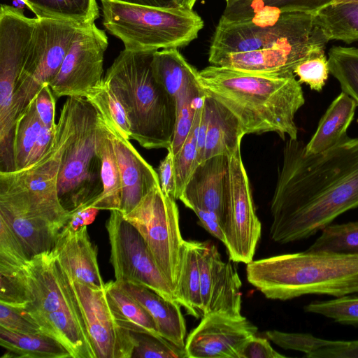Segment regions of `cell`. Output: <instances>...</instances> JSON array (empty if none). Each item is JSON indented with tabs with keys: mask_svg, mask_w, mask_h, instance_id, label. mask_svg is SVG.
I'll return each mask as SVG.
<instances>
[{
	"mask_svg": "<svg viewBox=\"0 0 358 358\" xmlns=\"http://www.w3.org/2000/svg\"><path fill=\"white\" fill-rule=\"evenodd\" d=\"M355 208L358 137L319 154L289 138L271 203V238L280 244L306 239Z\"/></svg>",
	"mask_w": 358,
	"mask_h": 358,
	"instance_id": "cell-1",
	"label": "cell"
},
{
	"mask_svg": "<svg viewBox=\"0 0 358 358\" xmlns=\"http://www.w3.org/2000/svg\"><path fill=\"white\" fill-rule=\"evenodd\" d=\"M199 79L208 94L238 117L245 134L275 132L282 139H297L295 115L305 98L295 76L268 77L210 65L199 72Z\"/></svg>",
	"mask_w": 358,
	"mask_h": 358,
	"instance_id": "cell-2",
	"label": "cell"
},
{
	"mask_svg": "<svg viewBox=\"0 0 358 358\" xmlns=\"http://www.w3.org/2000/svg\"><path fill=\"white\" fill-rule=\"evenodd\" d=\"M246 278L272 300L354 294L358 293V253L306 250L252 260L247 264Z\"/></svg>",
	"mask_w": 358,
	"mask_h": 358,
	"instance_id": "cell-3",
	"label": "cell"
},
{
	"mask_svg": "<svg viewBox=\"0 0 358 358\" xmlns=\"http://www.w3.org/2000/svg\"><path fill=\"white\" fill-rule=\"evenodd\" d=\"M152 55L124 49L103 80L126 108L131 126L130 140L147 149L168 150L174 134L176 105L153 75Z\"/></svg>",
	"mask_w": 358,
	"mask_h": 358,
	"instance_id": "cell-4",
	"label": "cell"
},
{
	"mask_svg": "<svg viewBox=\"0 0 358 358\" xmlns=\"http://www.w3.org/2000/svg\"><path fill=\"white\" fill-rule=\"evenodd\" d=\"M24 268L31 295L25 311L72 358H96L71 279L54 251L32 258Z\"/></svg>",
	"mask_w": 358,
	"mask_h": 358,
	"instance_id": "cell-5",
	"label": "cell"
},
{
	"mask_svg": "<svg viewBox=\"0 0 358 358\" xmlns=\"http://www.w3.org/2000/svg\"><path fill=\"white\" fill-rule=\"evenodd\" d=\"M73 97L60 110L54 139L36 162L13 171H0V206L17 214L64 227L69 213L60 203L57 180L64 148L73 129Z\"/></svg>",
	"mask_w": 358,
	"mask_h": 358,
	"instance_id": "cell-6",
	"label": "cell"
},
{
	"mask_svg": "<svg viewBox=\"0 0 358 358\" xmlns=\"http://www.w3.org/2000/svg\"><path fill=\"white\" fill-rule=\"evenodd\" d=\"M100 1L105 29L120 40L127 50L155 52L183 48L198 37L204 25L193 9L185 7Z\"/></svg>",
	"mask_w": 358,
	"mask_h": 358,
	"instance_id": "cell-7",
	"label": "cell"
},
{
	"mask_svg": "<svg viewBox=\"0 0 358 358\" xmlns=\"http://www.w3.org/2000/svg\"><path fill=\"white\" fill-rule=\"evenodd\" d=\"M321 30L313 13L268 6L229 5L211 38L208 58L270 48Z\"/></svg>",
	"mask_w": 358,
	"mask_h": 358,
	"instance_id": "cell-8",
	"label": "cell"
},
{
	"mask_svg": "<svg viewBox=\"0 0 358 358\" xmlns=\"http://www.w3.org/2000/svg\"><path fill=\"white\" fill-rule=\"evenodd\" d=\"M73 97V129L57 180L60 203L69 213L91 207L103 191L101 160L96 148L98 111L85 97Z\"/></svg>",
	"mask_w": 358,
	"mask_h": 358,
	"instance_id": "cell-9",
	"label": "cell"
},
{
	"mask_svg": "<svg viewBox=\"0 0 358 358\" xmlns=\"http://www.w3.org/2000/svg\"><path fill=\"white\" fill-rule=\"evenodd\" d=\"M124 217L143 237L157 266L174 289L178 285L184 239L176 200L155 186Z\"/></svg>",
	"mask_w": 358,
	"mask_h": 358,
	"instance_id": "cell-10",
	"label": "cell"
},
{
	"mask_svg": "<svg viewBox=\"0 0 358 358\" xmlns=\"http://www.w3.org/2000/svg\"><path fill=\"white\" fill-rule=\"evenodd\" d=\"M81 27L77 23L37 17L29 49L17 83L18 115L41 86L50 83L55 77Z\"/></svg>",
	"mask_w": 358,
	"mask_h": 358,
	"instance_id": "cell-11",
	"label": "cell"
},
{
	"mask_svg": "<svg viewBox=\"0 0 358 358\" xmlns=\"http://www.w3.org/2000/svg\"><path fill=\"white\" fill-rule=\"evenodd\" d=\"M221 224L229 259L246 264L252 261L262 225L255 212L241 148L229 157L228 192Z\"/></svg>",
	"mask_w": 358,
	"mask_h": 358,
	"instance_id": "cell-12",
	"label": "cell"
},
{
	"mask_svg": "<svg viewBox=\"0 0 358 358\" xmlns=\"http://www.w3.org/2000/svg\"><path fill=\"white\" fill-rule=\"evenodd\" d=\"M110 212L106 227L115 280L143 285L177 301L174 289L159 269L141 234L120 210Z\"/></svg>",
	"mask_w": 358,
	"mask_h": 358,
	"instance_id": "cell-13",
	"label": "cell"
},
{
	"mask_svg": "<svg viewBox=\"0 0 358 358\" xmlns=\"http://www.w3.org/2000/svg\"><path fill=\"white\" fill-rule=\"evenodd\" d=\"M108 45L104 30L95 23L78 31L62 66L49 83L55 96L86 97L103 81V57Z\"/></svg>",
	"mask_w": 358,
	"mask_h": 358,
	"instance_id": "cell-14",
	"label": "cell"
},
{
	"mask_svg": "<svg viewBox=\"0 0 358 358\" xmlns=\"http://www.w3.org/2000/svg\"><path fill=\"white\" fill-rule=\"evenodd\" d=\"M329 40L321 30L313 35L252 51L230 52L208 58L211 65L274 78L296 76L302 62L325 49Z\"/></svg>",
	"mask_w": 358,
	"mask_h": 358,
	"instance_id": "cell-15",
	"label": "cell"
},
{
	"mask_svg": "<svg viewBox=\"0 0 358 358\" xmlns=\"http://www.w3.org/2000/svg\"><path fill=\"white\" fill-rule=\"evenodd\" d=\"M71 282L96 358H131L135 340L131 331L123 328L116 320L105 288H92L71 279Z\"/></svg>",
	"mask_w": 358,
	"mask_h": 358,
	"instance_id": "cell-16",
	"label": "cell"
},
{
	"mask_svg": "<svg viewBox=\"0 0 358 358\" xmlns=\"http://www.w3.org/2000/svg\"><path fill=\"white\" fill-rule=\"evenodd\" d=\"M203 315L241 317L242 285L236 268L210 241H196Z\"/></svg>",
	"mask_w": 358,
	"mask_h": 358,
	"instance_id": "cell-17",
	"label": "cell"
},
{
	"mask_svg": "<svg viewBox=\"0 0 358 358\" xmlns=\"http://www.w3.org/2000/svg\"><path fill=\"white\" fill-rule=\"evenodd\" d=\"M257 332L243 315H205L185 339L186 358H239L245 343Z\"/></svg>",
	"mask_w": 358,
	"mask_h": 358,
	"instance_id": "cell-18",
	"label": "cell"
},
{
	"mask_svg": "<svg viewBox=\"0 0 358 358\" xmlns=\"http://www.w3.org/2000/svg\"><path fill=\"white\" fill-rule=\"evenodd\" d=\"M98 113L113 146L122 183L120 211L126 215L151 189L159 185L158 174L130 143V140L125 138L108 117Z\"/></svg>",
	"mask_w": 358,
	"mask_h": 358,
	"instance_id": "cell-19",
	"label": "cell"
},
{
	"mask_svg": "<svg viewBox=\"0 0 358 358\" xmlns=\"http://www.w3.org/2000/svg\"><path fill=\"white\" fill-rule=\"evenodd\" d=\"M228 184L229 157L214 156L195 168L179 200L194 212L203 210L215 214L221 224Z\"/></svg>",
	"mask_w": 358,
	"mask_h": 358,
	"instance_id": "cell-20",
	"label": "cell"
},
{
	"mask_svg": "<svg viewBox=\"0 0 358 358\" xmlns=\"http://www.w3.org/2000/svg\"><path fill=\"white\" fill-rule=\"evenodd\" d=\"M54 252L72 280L94 289L104 288L97 250L90 241L87 226L76 231L61 230Z\"/></svg>",
	"mask_w": 358,
	"mask_h": 358,
	"instance_id": "cell-21",
	"label": "cell"
},
{
	"mask_svg": "<svg viewBox=\"0 0 358 358\" xmlns=\"http://www.w3.org/2000/svg\"><path fill=\"white\" fill-rule=\"evenodd\" d=\"M115 281L149 313L162 337L185 349L186 324L178 301L168 300L139 284Z\"/></svg>",
	"mask_w": 358,
	"mask_h": 358,
	"instance_id": "cell-22",
	"label": "cell"
},
{
	"mask_svg": "<svg viewBox=\"0 0 358 358\" xmlns=\"http://www.w3.org/2000/svg\"><path fill=\"white\" fill-rule=\"evenodd\" d=\"M204 106L208 125L202 162L220 155L231 156L241 148L245 135L241 122L229 108L207 93Z\"/></svg>",
	"mask_w": 358,
	"mask_h": 358,
	"instance_id": "cell-23",
	"label": "cell"
},
{
	"mask_svg": "<svg viewBox=\"0 0 358 358\" xmlns=\"http://www.w3.org/2000/svg\"><path fill=\"white\" fill-rule=\"evenodd\" d=\"M357 106L354 99L342 91L321 117L315 132L306 144V151L309 154L324 152L346 139Z\"/></svg>",
	"mask_w": 358,
	"mask_h": 358,
	"instance_id": "cell-24",
	"label": "cell"
},
{
	"mask_svg": "<svg viewBox=\"0 0 358 358\" xmlns=\"http://www.w3.org/2000/svg\"><path fill=\"white\" fill-rule=\"evenodd\" d=\"M266 336L280 348L303 352L308 358H358V340L331 341L279 330L267 331Z\"/></svg>",
	"mask_w": 358,
	"mask_h": 358,
	"instance_id": "cell-25",
	"label": "cell"
},
{
	"mask_svg": "<svg viewBox=\"0 0 358 358\" xmlns=\"http://www.w3.org/2000/svg\"><path fill=\"white\" fill-rule=\"evenodd\" d=\"M3 217L22 243L29 259L54 251L61 229L52 222L36 217L13 213L0 207Z\"/></svg>",
	"mask_w": 358,
	"mask_h": 358,
	"instance_id": "cell-26",
	"label": "cell"
},
{
	"mask_svg": "<svg viewBox=\"0 0 358 358\" xmlns=\"http://www.w3.org/2000/svg\"><path fill=\"white\" fill-rule=\"evenodd\" d=\"M96 148L101 160L103 191L91 207L110 211L120 210L122 201V183L119 167L112 142L99 113Z\"/></svg>",
	"mask_w": 358,
	"mask_h": 358,
	"instance_id": "cell-27",
	"label": "cell"
},
{
	"mask_svg": "<svg viewBox=\"0 0 358 358\" xmlns=\"http://www.w3.org/2000/svg\"><path fill=\"white\" fill-rule=\"evenodd\" d=\"M0 345L5 358H72L60 342L43 332L20 334L0 327Z\"/></svg>",
	"mask_w": 358,
	"mask_h": 358,
	"instance_id": "cell-28",
	"label": "cell"
},
{
	"mask_svg": "<svg viewBox=\"0 0 358 358\" xmlns=\"http://www.w3.org/2000/svg\"><path fill=\"white\" fill-rule=\"evenodd\" d=\"M176 296L177 301L189 315L196 318L203 316L201 299L200 270L195 241H183Z\"/></svg>",
	"mask_w": 358,
	"mask_h": 358,
	"instance_id": "cell-29",
	"label": "cell"
},
{
	"mask_svg": "<svg viewBox=\"0 0 358 358\" xmlns=\"http://www.w3.org/2000/svg\"><path fill=\"white\" fill-rule=\"evenodd\" d=\"M104 288L110 308L120 326L131 332L161 336L149 313L115 280L105 283Z\"/></svg>",
	"mask_w": 358,
	"mask_h": 358,
	"instance_id": "cell-30",
	"label": "cell"
},
{
	"mask_svg": "<svg viewBox=\"0 0 358 358\" xmlns=\"http://www.w3.org/2000/svg\"><path fill=\"white\" fill-rule=\"evenodd\" d=\"M152 69L156 80L174 99L199 72L177 48L163 49L153 52Z\"/></svg>",
	"mask_w": 358,
	"mask_h": 358,
	"instance_id": "cell-31",
	"label": "cell"
},
{
	"mask_svg": "<svg viewBox=\"0 0 358 358\" xmlns=\"http://www.w3.org/2000/svg\"><path fill=\"white\" fill-rule=\"evenodd\" d=\"M24 3L38 18L87 26L99 17L96 0H24Z\"/></svg>",
	"mask_w": 358,
	"mask_h": 358,
	"instance_id": "cell-32",
	"label": "cell"
},
{
	"mask_svg": "<svg viewBox=\"0 0 358 358\" xmlns=\"http://www.w3.org/2000/svg\"><path fill=\"white\" fill-rule=\"evenodd\" d=\"M313 16L329 41L349 43L358 40V2L331 3Z\"/></svg>",
	"mask_w": 358,
	"mask_h": 358,
	"instance_id": "cell-33",
	"label": "cell"
},
{
	"mask_svg": "<svg viewBox=\"0 0 358 358\" xmlns=\"http://www.w3.org/2000/svg\"><path fill=\"white\" fill-rule=\"evenodd\" d=\"M206 92L199 76L191 80L176 97V118L170 150L173 156L179 151L192 127L199 107L203 102Z\"/></svg>",
	"mask_w": 358,
	"mask_h": 358,
	"instance_id": "cell-34",
	"label": "cell"
},
{
	"mask_svg": "<svg viewBox=\"0 0 358 358\" xmlns=\"http://www.w3.org/2000/svg\"><path fill=\"white\" fill-rule=\"evenodd\" d=\"M43 125L33 99L18 115L15 122L13 141L14 171L27 166L29 156Z\"/></svg>",
	"mask_w": 358,
	"mask_h": 358,
	"instance_id": "cell-35",
	"label": "cell"
},
{
	"mask_svg": "<svg viewBox=\"0 0 358 358\" xmlns=\"http://www.w3.org/2000/svg\"><path fill=\"white\" fill-rule=\"evenodd\" d=\"M307 249L311 252L358 253V221L330 224Z\"/></svg>",
	"mask_w": 358,
	"mask_h": 358,
	"instance_id": "cell-36",
	"label": "cell"
},
{
	"mask_svg": "<svg viewBox=\"0 0 358 358\" xmlns=\"http://www.w3.org/2000/svg\"><path fill=\"white\" fill-rule=\"evenodd\" d=\"M328 55L329 73L358 104V48L334 46Z\"/></svg>",
	"mask_w": 358,
	"mask_h": 358,
	"instance_id": "cell-37",
	"label": "cell"
},
{
	"mask_svg": "<svg viewBox=\"0 0 358 358\" xmlns=\"http://www.w3.org/2000/svg\"><path fill=\"white\" fill-rule=\"evenodd\" d=\"M101 115L108 117L120 133L130 140L131 126L127 112L114 90L104 80L85 97Z\"/></svg>",
	"mask_w": 358,
	"mask_h": 358,
	"instance_id": "cell-38",
	"label": "cell"
},
{
	"mask_svg": "<svg viewBox=\"0 0 358 358\" xmlns=\"http://www.w3.org/2000/svg\"><path fill=\"white\" fill-rule=\"evenodd\" d=\"M31 295L24 266L0 261V303L25 308Z\"/></svg>",
	"mask_w": 358,
	"mask_h": 358,
	"instance_id": "cell-39",
	"label": "cell"
},
{
	"mask_svg": "<svg viewBox=\"0 0 358 358\" xmlns=\"http://www.w3.org/2000/svg\"><path fill=\"white\" fill-rule=\"evenodd\" d=\"M308 313L320 315L344 325L358 327V295L348 294L303 306Z\"/></svg>",
	"mask_w": 358,
	"mask_h": 358,
	"instance_id": "cell-40",
	"label": "cell"
},
{
	"mask_svg": "<svg viewBox=\"0 0 358 358\" xmlns=\"http://www.w3.org/2000/svg\"><path fill=\"white\" fill-rule=\"evenodd\" d=\"M203 103L197 110L192 127L185 141L177 154L174 155V168L177 185V199H179V197L189 177L195 168L199 165L197 138L200 112Z\"/></svg>",
	"mask_w": 358,
	"mask_h": 358,
	"instance_id": "cell-41",
	"label": "cell"
},
{
	"mask_svg": "<svg viewBox=\"0 0 358 358\" xmlns=\"http://www.w3.org/2000/svg\"><path fill=\"white\" fill-rule=\"evenodd\" d=\"M135 346L131 358H186L180 348L162 336L148 333L131 332Z\"/></svg>",
	"mask_w": 358,
	"mask_h": 358,
	"instance_id": "cell-42",
	"label": "cell"
},
{
	"mask_svg": "<svg viewBox=\"0 0 358 358\" xmlns=\"http://www.w3.org/2000/svg\"><path fill=\"white\" fill-rule=\"evenodd\" d=\"M324 50H320L302 62L294 71L301 84L305 83L317 92L322 91L330 73Z\"/></svg>",
	"mask_w": 358,
	"mask_h": 358,
	"instance_id": "cell-43",
	"label": "cell"
},
{
	"mask_svg": "<svg viewBox=\"0 0 358 358\" xmlns=\"http://www.w3.org/2000/svg\"><path fill=\"white\" fill-rule=\"evenodd\" d=\"M29 260L17 236L0 217V261L23 267Z\"/></svg>",
	"mask_w": 358,
	"mask_h": 358,
	"instance_id": "cell-44",
	"label": "cell"
},
{
	"mask_svg": "<svg viewBox=\"0 0 358 358\" xmlns=\"http://www.w3.org/2000/svg\"><path fill=\"white\" fill-rule=\"evenodd\" d=\"M0 327L20 334L43 332L40 326L23 308L0 303Z\"/></svg>",
	"mask_w": 358,
	"mask_h": 358,
	"instance_id": "cell-45",
	"label": "cell"
},
{
	"mask_svg": "<svg viewBox=\"0 0 358 358\" xmlns=\"http://www.w3.org/2000/svg\"><path fill=\"white\" fill-rule=\"evenodd\" d=\"M336 0H241L232 4L243 7L264 6L314 13L322 8L334 3Z\"/></svg>",
	"mask_w": 358,
	"mask_h": 358,
	"instance_id": "cell-46",
	"label": "cell"
},
{
	"mask_svg": "<svg viewBox=\"0 0 358 358\" xmlns=\"http://www.w3.org/2000/svg\"><path fill=\"white\" fill-rule=\"evenodd\" d=\"M38 115L44 126L55 129V97L49 83L41 86L34 97Z\"/></svg>",
	"mask_w": 358,
	"mask_h": 358,
	"instance_id": "cell-47",
	"label": "cell"
},
{
	"mask_svg": "<svg viewBox=\"0 0 358 358\" xmlns=\"http://www.w3.org/2000/svg\"><path fill=\"white\" fill-rule=\"evenodd\" d=\"M285 355L275 350L267 339L256 336L250 337L242 347L239 358H284Z\"/></svg>",
	"mask_w": 358,
	"mask_h": 358,
	"instance_id": "cell-48",
	"label": "cell"
},
{
	"mask_svg": "<svg viewBox=\"0 0 358 358\" xmlns=\"http://www.w3.org/2000/svg\"><path fill=\"white\" fill-rule=\"evenodd\" d=\"M157 172L162 192L171 198L177 200L174 156L170 150H168L166 157L160 162Z\"/></svg>",
	"mask_w": 358,
	"mask_h": 358,
	"instance_id": "cell-49",
	"label": "cell"
},
{
	"mask_svg": "<svg viewBox=\"0 0 358 358\" xmlns=\"http://www.w3.org/2000/svg\"><path fill=\"white\" fill-rule=\"evenodd\" d=\"M99 210L94 207L78 208L69 213V218L61 230L76 231L95 220Z\"/></svg>",
	"mask_w": 358,
	"mask_h": 358,
	"instance_id": "cell-50",
	"label": "cell"
},
{
	"mask_svg": "<svg viewBox=\"0 0 358 358\" xmlns=\"http://www.w3.org/2000/svg\"><path fill=\"white\" fill-rule=\"evenodd\" d=\"M56 129H54L44 125L42 126L29 156L27 166L36 162L47 151L54 139Z\"/></svg>",
	"mask_w": 358,
	"mask_h": 358,
	"instance_id": "cell-51",
	"label": "cell"
},
{
	"mask_svg": "<svg viewBox=\"0 0 358 358\" xmlns=\"http://www.w3.org/2000/svg\"><path fill=\"white\" fill-rule=\"evenodd\" d=\"M194 213L205 229L224 243V235L218 217L215 214L203 210H196Z\"/></svg>",
	"mask_w": 358,
	"mask_h": 358,
	"instance_id": "cell-52",
	"label": "cell"
},
{
	"mask_svg": "<svg viewBox=\"0 0 358 358\" xmlns=\"http://www.w3.org/2000/svg\"><path fill=\"white\" fill-rule=\"evenodd\" d=\"M124 2L152 7H167L175 6L172 0H119Z\"/></svg>",
	"mask_w": 358,
	"mask_h": 358,
	"instance_id": "cell-53",
	"label": "cell"
},
{
	"mask_svg": "<svg viewBox=\"0 0 358 358\" xmlns=\"http://www.w3.org/2000/svg\"><path fill=\"white\" fill-rule=\"evenodd\" d=\"M173 5L193 9L196 0H172Z\"/></svg>",
	"mask_w": 358,
	"mask_h": 358,
	"instance_id": "cell-54",
	"label": "cell"
},
{
	"mask_svg": "<svg viewBox=\"0 0 358 358\" xmlns=\"http://www.w3.org/2000/svg\"><path fill=\"white\" fill-rule=\"evenodd\" d=\"M345 2H358V0H336L334 3H345Z\"/></svg>",
	"mask_w": 358,
	"mask_h": 358,
	"instance_id": "cell-55",
	"label": "cell"
},
{
	"mask_svg": "<svg viewBox=\"0 0 358 358\" xmlns=\"http://www.w3.org/2000/svg\"><path fill=\"white\" fill-rule=\"evenodd\" d=\"M226 2V6L231 5L235 2L241 1V0H224Z\"/></svg>",
	"mask_w": 358,
	"mask_h": 358,
	"instance_id": "cell-56",
	"label": "cell"
},
{
	"mask_svg": "<svg viewBox=\"0 0 358 358\" xmlns=\"http://www.w3.org/2000/svg\"><path fill=\"white\" fill-rule=\"evenodd\" d=\"M21 1H24V0H21Z\"/></svg>",
	"mask_w": 358,
	"mask_h": 358,
	"instance_id": "cell-57",
	"label": "cell"
},
{
	"mask_svg": "<svg viewBox=\"0 0 358 358\" xmlns=\"http://www.w3.org/2000/svg\"><path fill=\"white\" fill-rule=\"evenodd\" d=\"M196 1H197V0H196Z\"/></svg>",
	"mask_w": 358,
	"mask_h": 358,
	"instance_id": "cell-58",
	"label": "cell"
}]
</instances>
